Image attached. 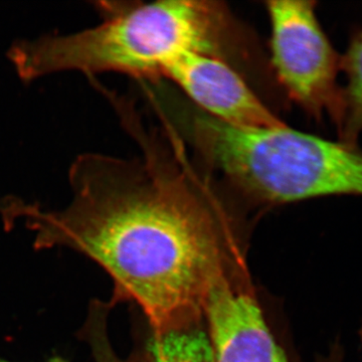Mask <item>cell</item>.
<instances>
[{
  "label": "cell",
  "mask_w": 362,
  "mask_h": 362,
  "mask_svg": "<svg viewBox=\"0 0 362 362\" xmlns=\"http://www.w3.org/2000/svg\"><path fill=\"white\" fill-rule=\"evenodd\" d=\"M143 147L137 161L78 156L64 209L7 197L0 214L7 228L33 233L37 250L66 247L93 259L113 281V306L134 302L161 333L204 322L209 287L238 240L185 156Z\"/></svg>",
  "instance_id": "cell-1"
},
{
  "label": "cell",
  "mask_w": 362,
  "mask_h": 362,
  "mask_svg": "<svg viewBox=\"0 0 362 362\" xmlns=\"http://www.w3.org/2000/svg\"><path fill=\"white\" fill-rule=\"evenodd\" d=\"M95 6L102 18L96 26L14 42L7 56L16 75L23 82L66 71L156 78L185 52L225 59L235 35L233 18L221 2L101 1Z\"/></svg>",
  "instance_id": "cell-2"
},
{
  "label": "cell",
  "mask_w": 362,
  "mask_h": 362,
  "mask_svg": "<svg viewBox=\"0 0 362 362\" xmlns=\"http://www.w3.org/2000/svg\"><path fill=\"white\" fill-rule=\"evenodd\" d=\"M202 156L243 194L266 204L332 195L362 197V151L288 127L240 128L199 114Z\"/></svg>",
  "instance_id": "cell-3"
},
{
  "label": "cell",
  "mask_w": 362,
  "mask_h": 362,
  "mask_svg": "<svg viewBox=\"0 0 362 362\" xmlns=\"http://www.w3.org/2000/svg\"><path fill=\"white\" fill-rule=\"evenodd\" d=\"M315 4L302 0L267 2L271 65L290 100L318 120L328 117L338 130L344 109L343 88L337 81L341 57L321 28Z\"/></svg>",
  "instance_id": "cell-4"
},
{
  "label": "cell",
  "mask_w": 362,
  "mask_h": 362,
  "mask_svg": "<svg viewBox=\"0 0 362 362\" xmlns=\"http://www.w3.org/2000/svg\"><path fill=\"white\" fill-rule=\"evenodd\" d=\"M214 362H287L252 290L242 251L228 255L204 310Z\"/></svg>",
  "instance_id": "cell-5"
},
{
  "label": "cell",
  "mask_w": 362,
  "mask_h": 362,
  "mask_svg": "<svg viewBox=\"0 0 362 362\" xmlns=\"http://www.w3.org/2000/svg\"><path fill=\"white\" fill-rule=\"evenodd\" d=\"M185 92L202 113L226 125L272 128L284 125L225 59L185 52L162 73Z\"/></svg>",
  "instance_id": "cell-6"
},
{
  "label": "cell",
  "mask_w": 362,
  "mask_h": 362,
  "mask_svg": "<svg viewBox=\"0 0 362 362\" xmlns=\"http://www.w3.org/2000/svg\"><path fill=\"white\" fill-rule=\"evenodd\" d=\"M147 349L153 362H214L202 323L153 333Z\"/></svg>",
  "instance_id": "cell-7"
},
{
  "label": "cell",
  "mask_w": 362,
  "mask_h": 362,
  "mask_svg": "<svg viewBox=\"0 0 362 362\" xmlns=\"http://www.w3.org/2000/svg\"><path fill=\"white\" fill-rule=\"evenodd\" d=\"M341 71L346 76L343 88V118L338 128L340 141L356 146L362 133V32L350 40L349 49L341 57Z\"/></svg>",
  "instance_id": "cell-8"
},
{
  "label": "cell",
  "mask_w": 362,
  "mask_h": 362,
  "mask_svg": "<svg viewBox=\"0 0 362 362\" xmlns=\"http://www.w3.org/2000/svg\"><path fill=\"white\" fill-rule=\"evenodd\" d=\"M112 308L109 302L93 300L80 330V338L89 345L95 362H153L147 347L135 349L125 358L116 354L108 332V318Z\"/></svg>",
  "instance_id": "cell-9"
},
{
  "label": "cell",
  "mask_w": 362,
  "mask_h": 362,
  "mask_svg": "<svg viewBox=\"0 0 362 362\" xmlns=\"http://www.w3.org/2000/svg\"><path fill=\"white\" fill-rule=\"evenodd\" d=\"M0 362H11V361H4V359H0ZM47 362H69L66 361L65 358H63V357L61 356H54L52 357L49 361H47Z\"/></svg>",
  "instance_id": "cell-10"
},
{
  "label": "cell",
  "mask_w": 362,
  "mask_h": 362,
  "mask_svg": "<svg viewBox=\"0 0 362 362\" xmlns=\"http://www.w3.org/2000/svg\"><path fill=\"white\" fill-rule=\"evenodd\" d=\"M361 344H362V326L361 329Z\"/></svg>",
  "instance_id": "cell-11"
}]
</instances>
